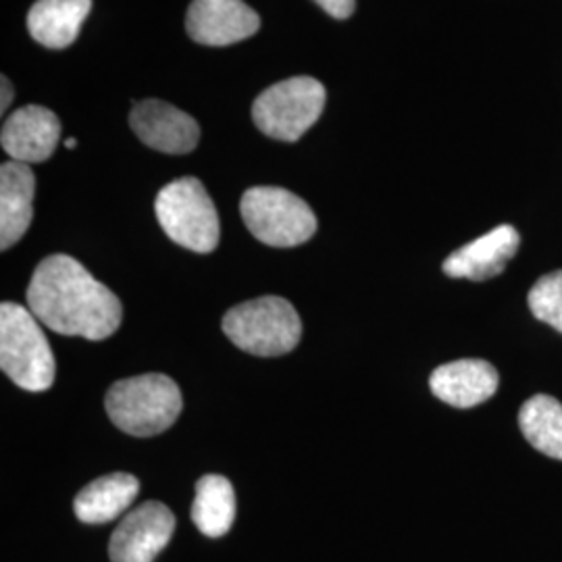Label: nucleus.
Listing matches in <instances>:
<instances>
[{
  "label": "nucleus",
  "mask_w": 562,
  "mask_h": 562,
  "mask_svg": "<svg viewBox=\"0 0 562 562\" xmlns=\"http://www.w3.org/2000/svg\"><path fill=\"white\" fill-rule=\"evenodd\" d=\"M27 308L60 336L106 340L120 329L121 302L81 262L53 255L36 267L27 288Z\"/></svg>",
  "instance_id": "obj_1"
},
{
  "label": "nucleus",
  "mask_w": 562,
  "mask_h": 562,
  "mask_svg": "<svg viewBox=\"0 0 562 562\" xmlns=\"http://www.w3.org/2000/svg\"><path fill=\"white\" fill-rule=\"evenodd\" d=\"M109 419L121 431L150 438L169 429L181 413V392L178 383L161 373L115 382L104 398Z\"/></svg>",
  "instance_id": "obj_2"
},
{
  "label": "nucleus",
  "mask_w": 562,
  "mask_h": 562,
  "mask_svg": "<svg viewBox=\"0 0 562 562\" xmlns=\"http://www.w3.org/2000/svg\"><path fill=\"white\" fill-rule=\"evenodd\" d=\"M0 369L27 392H44L55 382L57 362L41 322L18 302L0 304Z\"/></svg>",
  "instance_id": "obj_3"
},
{
  "label": "nucleus",
  "mask_w": 562,
  "mask_h": 562,
  "mask_svg": "<svg viewBox=\"0 0 562 562\" xmlns=\"http://www.w3.org/2000/svg\"><path fill=\"white\" fill-rule=\"evenodd\" d=\"M222 325L229 340L255 357L288 355L302 336L296 308L278 296L241 302L225 313Z\"/></svg>",
  "instance_id": "obj_4"
},
{
  "label": "nucleus",
  "mask_w": 562,
  "mask_h": 562,
  "mask_svg": "<svg viewBox=\"0 0 562 562\" xmlns=\"http://www.w3.org/2000/svg\"><path fill=\"white\" fill-rule=\"evenodd\" d=\"M162 232L192 252H213L220 244V215L196 178H181L162 188L155 201Z\"/></svg>",
  "instance_id": "obj_5"
},
{
  "label": "nucleus",
  "mask_w": 562,
  "mask_h": 562,
  "mask_svg": "<svg viewBox=\"0 0 562 562\" xmlns=\"http://www.w3.org/2000/svg\"><path fill=\"white\" fill-rule=\"evenodd\" d=\"M241 220L257 240L292 248L311 240L317 232V220L311 206L290 190L276 186H257L244 192Z\"/></svg>",
  "instance_id": "obj_6"
},
{
  "label": "nucleus",
  "mask_w": 562,
  "mask_h": 562,
  "mask_svg": "<svg viewBox=\"0 0 562 562\" xmlns=\"http://www.w3.org/2000/svg\"><path fill=\"white\" fill-rule=\"evenodd\" d=\"M325 88L315 78H290L267 88L252 106V120L265 136L296 142L325 109Z\"/></svg>",
  "instance_id": "obj_7"
},
{
  "label": "nucleus",
  "mask_w": 562,
  "mask_h": 562,
  "mask_svg": "<svg viewBox=\"0 0 562 562\" xmlns=\"http://www.w3.org/2000/svg\"><path fill=\"white\" fill-rule=\"evenodd\" d=\"M176 531L173 513L157 501L132 510L111 536V562H153Z\"/></svg>",
  "instance_id": "obj_8"
},
{
  "label": "nucleus",
  "mask_w": 562,
  "mask_h": 562,
  "mask_svg": "<svg viewBox=\"0 0 562 562\" xmlns=\"http://www.w3.org/2000/svg\"><path fill=\"white\" fill-rule=\"evenodd\" d=\"M186 27L190 38L204 46H229L255 36L261 18L241 0H194Z\"/></svg>",
  "instance_id": "obj_9"
},
{
  "label": "nucleus",
  "mask_w": 562,
  "mask_h": 562,
  "mask_svg": "<svg viewBox=\"0 0 562 562\" xmlns=\"http://www.w3.org/2000/svg\"><path fill=\"white\" fill-rule=\"evenodd\" d=\"M130 125L146 146L167 155L192 153L201 138L199 123L169 102H136Z\"/></svg>",
  "instance_id": "obj_10"
},
{
  "label": "nucleus",
  "mask_w": 562,
  "mask_h": 562,
  "mask_svg": "<svg viewBox=\"0 0 562 562\" xmlns=\"http://www.w3.org/2000/svg\"><path fill=\"white\" fill-rule=\"evenodd\" d=\"M60 138L59 117L38 104L21 106L2 125L0 142L11 161L42 162L53 157Z\"/></svg>",
  "instance_id": "obj_11"
},
{
  "label": "nucleus",
  "mask_w": 562,
  "mask_h": 562,
  "mask_svg": "<svg viewBox=\"0 0 562 562\" xmlns=\"http://www.w3.org/2000/svg\"><path fill=\"white\" fill-rule=\"evenodd\" d=\"M519 244L521 238L513 225H498L482 238L454 250L443 261V273L454 280H492L517 255Z\"/></svg>",
  "instance_id": "obj_12"
},
{
  "label": "nucleus",
  "mask_w": 562,
  "mask_h": 562,
  "mask_svg": "<svg viewBox=\"0 0 562 562\" xmlns=\"http://www.w3.org/2000/svg\"><path fill=\"white\" fill-rule=\"evenodd\" d=\"M498 382L494 364L480 359H462L438 367L429 378V387L434 396L446 404L471 408L490 401L498 390Z\"/></svg>",
  "instance_id": "obj_13"
},
{
  "label": "nucleus",
  "mask_w": 562,
  "mask_h": 562,
  "mask_svg": "<svg viewBox=\"0 0 562 562\" xmlns=\"http://www.w3.org/2000/svg\"><path fill=\"white\" fill-rule=\"evenodd\" d=\"M36 178L25 162L9 161L0 167V248L9 250L25 236L32 223Z\"/></svg>",
  "instance_id": "obj_14"
},
{
  "label": "nucleus",
  "mask_w": 562,
  "mask_h": 562,
  "mask_svg": "<svg viewBox=\"0 0 562 562\" xmlns=\"http://www.w3.org/2000/svg\"><path fill=\"white\" fill-rule=\"evenodd\" d=\"M92 0H38L27 15L32 38L46 48H67L80 36Z\"/></svg>",
  "instance_id": "obj_15"
},
{
  "label": "nucleus",
  "mask_w": 562,
  "mask_h": 562,
  "mask_svg": "<svg viewBox=\"0 0 562 562\" xmlns=\"http://www.w3.org/2000/svg\"><path fill=\"white\" fill-rule=\"evenodd\" d=\"M140 492V482L130 473H111L88 483L74 501L76 517L88 525H102L121 517Z\"/></svg>",
  "instance_id": "obj_16"
},
{
  "label": "nucleus",
  "mask_w": 562,
  "mask_h": 562,
  "mask_svg": "<svg viewBox=\"0 0 562 562\" xmlns=\"http://www.w3.org/2000/svg\"><path fill=\"white\" fill-rule=\"evenodd\" d=\"M236 519V494L223 475H204L196 483L192 521L209 538L225 536Z\"/></svg>",
  "instance_id": "obj_17"
},
{
  "label": "nucleus",
  "mask_w": 562,
  "mask_h": 562,
  "mask_svg": "<svg viewBox=\"0 0 562 562\" xmlns=\"http://www.w3.org/2000/svg\"><path fill=\"white\" fill-rule=\"evenodd\" d=\"M525 440L538 452L562 461V404L552 396H533L519 413Z\"/></svg>",
  "instance_id": "obj_18"
},
{
  "label": "nucleus",
  "mask_w": 562,
  "mask_h": 562,
  "mask_svg": "<svg viewBox=\"0 0 562 562\" xmlns=\"http://www.w3.org/2000/svg\"><path fill=\"white\" fill-rule=\"evenodd\" d=\"M527 302L538 322L548 323L562 334V269L536 281Z\"/></svg>",
  "instance_id": "obj_19"
},
{
  "label": "nucleus",
  "mask_w": 562,
  "mask_h": 562,
  "mask_svg": "<svg viewBox=\"0 0 562 562\" xmlns=\"http://www.w3.org/2000/svg\"><path fill=\"white\" fill-rule=\"evenodd\" d=\"M334 20H348L355 13L357 0H315Z\"/></svg>",
  "instance_id": "obj_20"
},
{
  "label": "nucleus",
  "mask_w": 562,
  "mask_h": 562,
  "mask_svg": "<svg viewBox=\"0 0 562 562\" xmlns=\"http://www.w3.org/2000/svg\"><path fill=\"white\" fill-rule=\"evenodd\" d=\"M2 101H0V109H2V113L9 109V104L13 101V88H11V81L7 80V78H2Z\"/></svg>",
  "instance_id": "obj_21"
},
{
  "label": "nucleus",
  "mask_w": 562,
  "mask_h": 562,
  "mask_svg": "<svg viewBox=\"0 0 562 562\" xmlns=\"http://www.w3.org/2000/svg\"><path fill=\"white\" fill-rule=\"evenodd\" d=\"M76 146H78V140H74V138L65 140V148H76Z\"/></svg>",
  "instance_id": "obj_22"
}]
</instances>
